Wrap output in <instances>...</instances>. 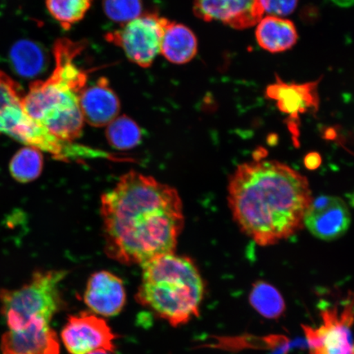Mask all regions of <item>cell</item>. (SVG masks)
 <instances>
[{
	"mask_svg": "<svg viewBox=\"0 0 354 354\" xmlns=\"http://www.w3.org/2000/svg\"><path fill=\"white\" fill-rule=\"evenodd\" d=\"M142 268L137 303L177 327L199 316L205 284L196 265L175 253L158 257Z\"/></svg>",
	"mask_w": 354,
	"mask_h": 354,
	"instance_id": "4",
	"label": "cell"
},
{
	"mask_svg": "<svg viewBox=\"0 0 354 354\" xmlns=\"http://www.w3.org/2000/svg\"><path fill=\"white\" fill-rule=\"evenodd\" d=\"M41 150L26 146L13 155L8 165L10 174L17 183L26 184L39 178L44 167Z\"/></svg>",
	"mask_w": 354,
	"mask_h": 354,
	"instance_id": "19",
	"label": "cell"
},
{
	"mask_svg": "<svg viewBox=\"0 0 354 354\" xmlns=\"http://www.w3.org/2000/svg\"><path fill=\"white\" fill-rule=\"evenodd\" d=\"M250 304L259 315L276 320L286 311V303L275 287L265 281L254 283L250 293Z\"/></svg>",
	"mask_w": 354,
	"mask_h": 354,
	"instance_id": "18",
	"label": "cell"
},
{
	"mask_svg": "<svg viewBox=\"0 0 354 354\" xmlns=\"http://www.w3.org/2000/svg\"><path fill=\"white\" fill-rule=\"evenodd\" d=\"M94 0H46L48 12L64 30L85 17Z\"/></svg>",
	"mask_w": 354,
	"mask_h": 354,
	"instance_id": "21",
	"label": "cell"
},
{
	"mask_svg": "<svg viewBox=\"0 0 354 354\" xmlns=\"http://www.w3.org/2000/svg\"><path fill=\"white\" fill-rule=\"evenodd\" d=\"M83 298L93 313L104 318L118 316L127 303L122 279L107 271L97 272L88 278Z\"/></svg>",
	"mask_w": 354,
	"mask_h": 354,
	"instance_id": "12",
	"label": "cell"
},
{
	"mask_svg": "<svg viewBox=\"0 0 354 354\" xmlns=\"http://www.w3.org/2000/svg\"><path fill=\"white\" fill-rule=\"evenodd\" d=\"M168 21L169 20L158 13H143L106 35V41L121 48L131 63L141 68H149L160 54L162 39Z\"/></svg>",
	"mask_w": 354,
	"mask_h": 354,
	"instance_id": "6",
	"label": "cell"
},
{
	"mask_svg": "<svg viewBox=\"0 0 354 354\" xmlns=\"http://www.w3.org/2000/svg\"><path fill=\"white\" fill-rule=\"evenodd\" d=\"M90 354H115V352H108V351H96Z\"/></svg>",
	"mask_w": 354,
	"mask_h": 354,
	"instance_id": "25",
	"label": "cell"
},
{
	"mask_svg": "<svg viewBox=\"0 0 354 354\" xmlns=\"http://www.w3.org/2000/svg\"><path fill=\"white\" fill-rule=\"evenodd\" d=\"M322 317V324L316 328L304 326L310 354H354L353 305L342 313L337 308L326 310Z\"/></svg>",
	"mask_w": 354,
	"mask_h": 354,
	"instance_id": "8",
	"label": "cell"
},
{
	"mask_svg": "<svg viewBox=\"0 0 354 354\" xmlns=\"http://www.w3.org/2000/svg\"><path fill=\"white\" fill-rule=\"evenodd\" d=\"M193 10L199 19L237 30L258 24L264 12L261 0H194Z\"/></svg>",
	"mask_w": 354,
	"mask_h": 354,
	"instance_id": "9",
	"label": "cell"
},
{
	"mask_svg": "<svg viewBox=\"0 0 354 354\" xmlns=\"http://www.w3.org/2000/svg\"><path fill=\"white\" fill-rule=\"evenodd\" d=\"M351 223V212L346 203L342 198L333 196L314 199L304 220V225L314 236L327 241L344 236Z\"/></svg>",
	"mask_w": 354,
	"mask_h": 354,
	"instance_id": "10",
	"label": "cell"
},
{
	"mask_svg": "<svg viewBox=\"0 0 354 354\" xmlns=\"http://www.w3.org/2000/svg\"><path fill=\"white\" fill-rule=\"evenodd\" d=\"M1 354H60L59 339L50 323L35 321L24 328L8 330L0 340Z\"/></svg>",
	"mask_w": 354,
	"mask_h": 354,
	"instance_id": "11",
	"label": "cell"
},
{
	"mask_svg": "<svg viewBox=\"0 0 354 354\" xmlns=\"http://www.w3.org/2000/svg\"><path fill=\"white\" fill-rule=\"evenodd\" d=\"M160 54L171 64L189 63L198 54L196 35L187 26L168 21L162 39Z\"/></svg>",
	"mask_w": 354,
	"mask_h": 354,
	"instance_id": "15",
	"label": "cell"
},
{
	"mask_svg": "<svg viewBox=\"0 0 354 354\" xmlns=\"http://www.w3.org/2000/svg\"><path fill=\"white\" fill-rule=\"evenodd\" d=\"M103 7L106 16L121 25L143 15L142 0H104Z\"/></svg>",
	"mask_w": 354,
	"mask_h": 354,
	"instance_id": "22",
	"label": "cell"
},
{
	"mask_svg": "<svg viewBox=\"0 0 354 354\" xmlns=\"http://www.w3.org/2000/svg\"><path fill=\"white\" fill-rule=\"evenodd\" d=\"M317 82L303 84L286 83L277 77L266 91L268 98L276 102L281 112L290 118L298 119L300 115L316 112L319 107L318 84Z\"/></svg>",
	"mask_w": 354,
	"mask_h": 354,
	"instance_id": "13",
	"label": "cell"
},
{
	"mask_svg": "<svg viewBox=\"0 0 354 354\" xmlns=\"http://www.w3.org/2000/svg\"><path fill=\"white\" fill-rule=\"evenodd\" d=\"M80 108L85 122L92 127H104L118 117L121 104L109 80L101 77L84 88L80 97Z\"/></svg>",
	"mask_w": 354,
	"mask_h": 354,
	"instance_id": "14",
	"label": "cell"
},
{
	"mask_svg": "<svg viewBox=\"0 0 354 354\" xmlns=\"http://www.w3.org/2000/svg\"><path fill=\"white\" fill-rule=\"evenodd\" d=\"M106 138L114 149L128 150L140 143L142 131L133 119L122 115L109 124L106 129Z\"/></svg>",
	"mask_w": 354,
	"mask_h": 354,
	"instance_id": "20",
	"label": "cell"
},
{
	"mask_svg": "<svg viewBox=\"0 0 354 354\" xmlns=\"http://www.w3.org/2000/svg\"><path fill=\"white\" fill-rule=\"evenodd\" d=\"M70 354H90L96 351L115 352L118 338L104 317L82 312L68 317L60 335Z\"/></svg>",
	"mask_w": 354,
	"mask_h": 354,
	"instance_id": "7",
	"label": "cell"
},
{
	"mask_svg": "<svg viewBox=\"0 0 354 354\" xmlns=\"http://www.w3.org/2000/svg\"><path fill=\"white\" fill-rule=\"evenodd\" d=\"M100 216L105 253L124 265L175 253L185 223L177 190L134 171L101 196Z\"/></svg>",
	"mask_w": 354,
	"mask_h": 354,
	"instance_id": "1",
	"label": "cell"
},
{
	"mask_svg": "<svg viewBox=\"0 0 354 354\" xmlns=\"http://www.w3.org/2000/svg\"><path fill=\"white\" fill-rule=\"evenodd\" d=\"M84 44L59 39L54 47L55 68L46 81L35 82L22 100L25 113L57 139L74 142L84 124L80 97L86 87L88 74L75 59Z\"/></svg>",
	"mask_w": 354,
	"mask_h": 354,
	"instance_id": "3",
	"label": "cell"
},
{
	"mask_svg": "<svg viewBox=\"0 0 354 354\" xmlns=\"http://www.w3.org/2000/svg\"><path fill=\"white\" fill-rule=\"evenodd\" d=\"M264 12L272 16H287L293 12L298 0H261Z\"/></svg>",
	"mask_w": 354,
	"mask_h": 354,
	"instance_id": "23",
	"label": "cell"
},
{
	"mask_svg": "<svg viewBox=\"0 0 354 354\" xmlns=\"http://www.w3.org/2000/svg\"><path fill=\"white\" fill-rule=\"evenodd\" d=\"M333 1L342 6H349L354 3V0H333Z\"/></svg>",
	"mask_w": 354,
	"mask_h": 354,
	"instance_id": "24",
	"label": "cell"
},
{
	"mask_svg": "<svg viewBox=\"0 0 354 354\" xmlns=\"http://www.w3.org/2000/svg\"><path fill=\"white\" fill-rule=\"evenodd\" d=\"M10 59L17 74L32 78L42 72L46 59L42 48L37 43L21 39L11 48Z\"/></svg>",
	"mask_w": 354,
	"mask_h": 354,
	"instance_id": "17",
	"label": "cell"
},
{
	"mask_svg": "<svg viewBox=\"0 0 354 354\" xmlns=\"http://www.w3.org/2000/svg\"><path fill=\"white\" fill-rule=\"evenodd\" d=\"M66 275L64 270L37 271L19 289L0 290V313L8 330L24 328L35 321L50 323L64 308L59 285Z\"/></svg>",
	"mask_w": 354,
	"mask_h": 354,
	"instance_id": "5",
	"label": "cell"
},
{
	"mask_svg": "<svg viewBox=\"0 0 354 354\" xmlns=\"http://www.w3.org/2000/svg\"><path fill=\"white\" fill-rule=\"evenodd\" d=\"M312 201L306 177L280 162L243 163L230 178L233 218L261 246L275 245L299 231Z\"/></svg>",
	"mask_w": 354,
	"mask_h": 354,
	"instance_id": "2",
	"label": "cell"
},
{
	"mask_svg": "<svg viewBox=\"0 0 354 354\" xmlns=\"http://www.w3.org/2000/svg\"><path fill=\"white\" fill-rule=\"evenodd\" d=\"M256 39L263 50L281 53L295 46L298 41V32L293 22L280 17L268 16L259 22Z\"/></svg>",
	"mask_w": 354,
	"mask_h": 354,
	"instance_id": "16",
	"label": "cell"
}]
</instances>
